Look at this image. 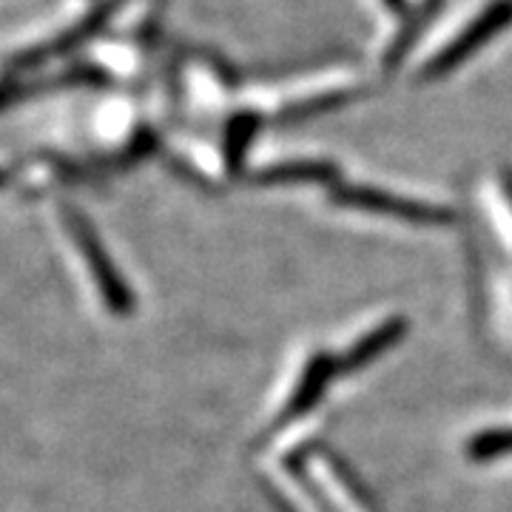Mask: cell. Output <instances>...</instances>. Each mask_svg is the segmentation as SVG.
Instances as JSON below:
<instances>
[{
  "instance_id": "cell-1",
  "label": "cell",
  "mask_w": 512,
  "mask_h": 512,
  "mask_svg": "<svg viewBox=\"0 0 512 512\" xmlns=\"http://www.w3.org/2000/svg\"><path fill=\"white\" fill-rule=\"evenodd\" d=\"M339 200L350 202L356 208H367V211H379V214H393V217H407V220H441L444 214L441 211H430V208H421L416 202L396 200V197H384L376 191H345L339 194Z\"/></svg>"
},
{
  "instance_id": "cell-2",
  "label": "cell",
  "mask_w": 512,
  "mask_h": 512,
  "mask_svg": "<svg viewBox=\"0 0 512 512\" xmlns=\"http://www.w3.org/2000/svg\"><path fill=\"white\" fill-rule=\"evenodd\" d=\"M399 336H402V322H390V325H384V328H379L376 333H370L365 342L348 356V367H359L365 365V362H370L373 356H379L382 350L390 348Z\"/></svg>"
},
{
  "instance_id": "cell-3",
  "label": "cell",
  "mask_w": 512,
  "mask_h": 512,
  "mask_svg": "<svg viewBox=\"0 0 512 512\" xmlns=\"http://www.w3.org/2000/svg\"><path fill=\"white\" fill-rule=\"evenodd\" d=\"M512 450V430H501V433H484L470 444L473 458H495L501 453Z\"/></svg>"
}]
</instances>
